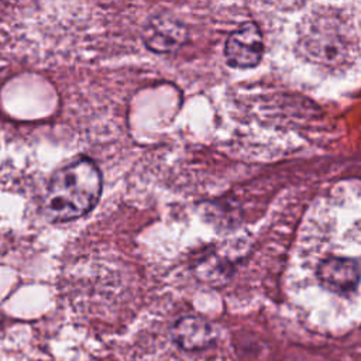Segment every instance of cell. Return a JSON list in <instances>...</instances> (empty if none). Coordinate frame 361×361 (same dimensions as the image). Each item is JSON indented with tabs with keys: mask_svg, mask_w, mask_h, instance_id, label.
<instances>
[{
	"mask_svg": "<svg viewBox=\"0 0 361 361\" xmlns=\"http://www.w3.org/2000/svg\"><path fill=\"white\" fill-rule=\"evenodd\" d=\"M102 193V175L90 159H78L54 173L42 200V213L52 223L89 213Z\"/></svg>",
	"mask_w": 361,
	"mask_h": 361,
	"instance_id": "cell-1",
	"label": "cell"
},
{
	"mask_svg": "<svg viewBox=\"0 0 361 361\" xmlns=\"http://www.w3.org/2000/svg\"><path fill=\"white\" fill-rule=\"evenodd\" d=\"M264 52V39L258 25L243 23L234 30L224 45V56L233 68H252L258 65Z\"/></svg>",
	"mask_w": 361,
	"mask_h": 361,
	"instance_id": "cell-2",
	"label": "cell"
},
{
	"mask_svg": "<svg viewBox=\"0 0 361 361\" xmlns=\"http://www.w3.org/2000/svg\"><path fill=\"white\" fill-rule=\"evenodd\" d=\"M188 38V30L182 21L171 14L154 16L142 31L145 45L154 52H172Z\"/></svg>",
	"mask_w": 361,
	"mask_h": 361,
	"instance_id": "cell-3",
	"label": "cell"
},
{
	"mask_svg": "<svg viewBox=\"0 0 361 361\" xmlns=\"http://www.w3.org/2000/svg\"><path fill=\"white\" fill-rule=\"evenodd\" d=\"M320 283L336 293H350L355 290L360 279L358 261L353 258L330 257L320 262L317 268Z\"/></svg>",
	"mask_w": 361,
	"mask_h": 361,
	"instance_id": "cell-4",
	"label": "cell"
},
{
	"mask_svg": "<svg viewBox=\"0 0 361 361\" xmlns=\"http://www.w3.org/2000/svg\"><path fill=\"white\" fill-rule=\"evenodd\" d=\"M172 341L185 351H199L213 344L216 338L212 324L199 316H185L171 329Z\"/></svg>",
	"mask_w": 361,
	"mask_h": 361,
	"instance_id": "cell-5",
	"label": "cell"
}]
</instances>
